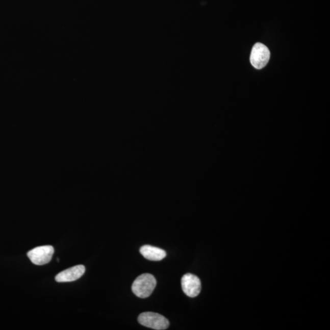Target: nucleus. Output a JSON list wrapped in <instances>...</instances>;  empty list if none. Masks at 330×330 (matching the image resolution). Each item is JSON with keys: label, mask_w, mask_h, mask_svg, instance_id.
<instances>
[{"label": "nucleus", "mask_w": 330, "mask_h": 330, "mask_svg": "<svg viewBox=\"0 0 330 330\" xmlns=\"http://www.w3.org/2000/svg\"><path fill=\"white\" fill-rule=\"evenodd\" d=\"M156 285L157 281L153 274L144 273L134 281L132 289L138 297L146 298L152 294Z\"/></svg>", "instance_id": "1"}, {"label": "nucleus", "mask_w": 330, "mask_h": 330, "mask_svg": "<svg viewBox=\"0 0 330 330\" xmlns=\"http://www.w3.org/2000/svg\"><path fill=\"white\" fill-rule=\"evenodd\" d=\"M138 320L141 325L157 330L167 329L169 325L168 320L164 316L153 312L141 313Z\"/></svg>", "instance_id": "2"}, {"label": "nucleus", "mask_w": 330, "mask_h": 330, "mask_svg": "<svg viewBox=\"0 0 330 330\" xmlns=\"http://www.w3.org/2000/svg\"><path fill=\"white\" fill-rule=\"evenodd\" d=\"M270 58L269 49L266 46L257 43L252 49L250 61L256 69H261L267 65Z\"/></svg>", "instance_id": "3"}, {"label": "nucleus", "mask_w": 330, "mask_h": 330, "mask_svg": "<svg viewBox=\"0 0 330 330\" xmlns=\"http://www.w3.org/2000/svg\"><path fill=\"white\" fill-rule=\"evenodd\" d=\"M54 253V248L51 245L39 246L28 252V257L32 263L42 265L50 263Z\"/></svg>", "instance_id": "4"}, {"label": "nucleus", "mask_w": 330, "mask_h": 330, "mask_svg": "<svg viewBox=\"0 0 330 330\" xmlns=\"http://www.w3.org/2000/svg\"><path fill=\"white\" fill-rule=\"evenodd\" d=\"M181 285L185 294L191 298L198 296L201 290V283L199 277L193 274H184L182 277Z\"/></svg>", "instance_id": "5"}, {"label": "nucleus", "mask_w": 330, "mask_h": 330, "mask_svg": "<svg viewBox=\"0 0 330 330\" xmlns=\"http://www.w3.org/2000/svg\"><path fill=\"white\" fill-rule=\"evenodd\" d=\"M84 265H79L61 271L55 277L58 283L72 282L79 280L85 272Z\"/></svg>", "instance_id": "6"}, {"label": "nucleus", "mask_w": 330, "mask_h": 330, "mask_svg": "<svg viewBox=\"0 0 330 330\" xmlns=\"http://www.w3.org/2000/svg\"><path fill=\"white\" fill-rule=\"evenodd\" d=\"M140 253L146 260L159 261L166 257V252L163 249L150 245H144L140 248Z\"/></svg>", "instance_id": "7"}, {"label": "nucleus", "mask_w": 330, "mask_h": 330, "mask_svg": "<svg viewBox=\"0 0 330 330\" xmlns=\"http://www.w3.org/2000/svg\"><path fill=\"white\" fill-rule=\"evenodd\" d=\"M57 261H58V262H59V258H58V259H57Z\"/></svg>", "instance_id": "8"}]
</instances>
